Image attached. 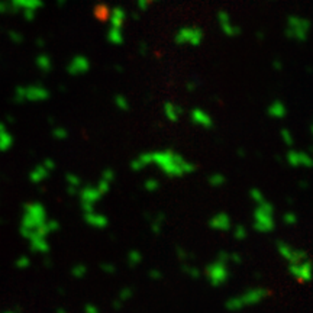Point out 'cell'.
<instances>
[{
    "label": "cell",
    "instance_id": "9",
    "mask_svg": "<svg viewBox=\"0 0 313 313\" xmlns=\"http://www.w3.org/2000/svg\"><path fill=\"white\" fill-rule=\"evenodd\" d=\"M309 26H311L309 20L292 16L289 19V28H287L286 34H287L289 38H296L299 41H305L306 35H308V31H309Z\"/></svg>",
    "mask_w": 313,
    "mask_h": 313
},
{
    "label": "cell",
    "instance_id": "34",
    "mask_svg": "<svg viewBox=\"0 0 313 313\" xmlns=\"http://www.w3.org/2000/svg\"><path fill=\"white\" fill-rule=\"evenodd\" d=\"M175 254H177L178 260H180L183 264H184V262H189L190 260H193V258H194V255H191L189 251H186V249H184V248H181V246H177Z\"/></svg>",
    "mask_w": 313,
    "mask_h": 313
},
{
    "label": "cell",
    "instance_id": "20",
    "mask_svg": "<svg viewBox=\"0 0 313 313\" xmlns=\"http://www.w3.org/2000/svg\"><path fill=\"white\" fill-rule=\"evenodd\" d=\"M164 113H165V116H167V119H168V121H171V122H177V121L180 119V116H181L183 110H181V107H180L178 104L165 103V104H164Z\"/></svg>",
    "mask_w": 313,
    "mask_h": 313
},
{
    "label": "cell",
    "instance_id": "48",
    "mask_svg": "<svg viewBox=\"0 0 313 313\" xmlns=\"http://www.w3.org/2000/svg\"><path fill=\"white\" fill-rule=\"evenodd\" d=\"M218 17H219L221 25H222V23H226V22H229V20H231V17H229V15H228L226 12H219Z\"/></svg>",
    "mask_w": 313,
    "mask_h": 313
},
{
    "label": "cell",
    "instance_id": "35",
    "mask_svg": "<svg viewBox=\"0 0 313 313\" xmlns=\"http://www.w3.org/2000/svg\"><path fill=\"white\" fill-rule=\"evenodd\" d=\"M15 265H16V268H19V270H26V268L31 267V258H29L28 255H20V257L15 261Z\"/></svg>",
    "mask_w": 313,
    "mask_h": 313
},
{
    "label": "cell",
    "instance_id": "24",
    "mask_svg": "<svg viewBox=\"0 0 313 313\" xmlns=\"http://www.w3.org/2000/svg\"><path fill=\"white\" fill-rule=\"evenodd\" d=\"M164 219H165V216L162 213H156V216L153 218V221H151V231L156 235L161 234L162 226H164Z\"/></svg>",
    "mask_w": 313,
    "mask_h": 313
},
{
    "label": "cell",
    "instance_id": "6",
    "mask_svg": "<svg viewBox=\"0 0 313 313\" xmlns=\"http://www.w3.org/2000/svg\"><path fill=\"white\" fill-rule=\"evenodd\" d=\"M78 197H80V205H81V209H83V213L84 212H91L96 209V205L104 197L102 194V191L97 189V186H91V184H87V186H81V189L78 190Z\"/></svg>",
    "mask_w": 313,
    "mask_h": 313
},
{
    "label": "cell",
    "instance_id": "54",
    "mask_svg": "<svg viewBox=\"0 0 313 313\" xmlns=\"http://www.w3.org/2000/svg\"><path fill=\"white\" fill-rule=\"evenodd\" d=\"M238 154H239V156H245V151H243V150H239V153H238Z\"/></svg>",
    "mask_w": 313,
    "mask_h": 313
},
{
    "label": "cell",
    "instance_id": "40",
    "mask_svg": "<svg viewBox=\"0 0 313 313\" xmlns=\"http://www.w3.org/2000/svg\"><path fill=\"white\" fill-rule=\"evenodd\" d=\"M38 66H39V69H41L42 71H50V70H51V67H52L50 57H39V60H38Z\"/></svg>",
    "mask_w": 313,
    "mask_h": 313
},
{
    "label": "cell",
    "instance_id": "18",
    "mask_svg": "<svg viewBox=\"0 0 313 313\" xmlns=\"http://www.w3.org/2000/svg\"><path fill=\"white\" fill-rule=\"evenodd\" d=\"M66 181H67V190L70 194L76 196L78 190L81 189V177L74 174V173H69L66 174Z\"/></svg>",
    "mask_w": 313,
    "mask_h": 313
},
{
    "label": "cell",
    "instance_id": "31",
    "mask_svg": "<svg viewBox=\"0 0 313 313\" xmlns=\"http://www.w3.org/2000/svg\"><path fill=\"white\" fill-rule=\"evenodd\" d=\"M281 221H283V224L287 225V226H295V225L297 224L299 218H297V215H296L293 210H287V212L283 215Z\"/></svg>",
    "mask_w": 313,
    "mask_h": 313
},
{
    "label": "cell",
    "instance_id": "53",
    "mask_svg": "<svg viewBox=\"0 0 313 313\" xmlns=\"http://www.w3.org/2000/svg\"><path fill=\"white\" fill-rule=\"evenodd\" d=\"M141 51H142V54H145V44L141 45Z\"/></svg>",
    "mask_w": 313,
    "mask_h": 313
},
{
    "label": "cell",
    "instance_id": "47",
    "mask_svg": "<svg viewBox=\"0 0 313 313\" xmlns=\"http://www.w3.org/2000/svg\"><path fill=\"white\" fill-rule=\"evenodd\" d=\"M229 261H231V262H234V264H241V262H242V257H241L239 254H236V252H231V255H229Z\"/></svg>",
    "mask_w": 313,
    "mask_h": 313
},
{
    "label": "cell",
    "instance_id": "39",
    "mask_svg": "<svg viewBox=\"0 0 313 313\" xmlns=\"http://www.w3.org/2000/svg\"><path fill=\"white\" fill-rule=\"evenodd\" d=\"M100 178H103L104 181H107V183L112 184V183L115 181V178H116V173H115V170H112V168H106V170L102 173Z\"/></svg>",
    "mask_w": 313,
    "mask_h": 313
},
{
    "label": "cell",
    "instance_id": "28",
    "mask_svg": "<svg viewBox=\"0 0 313 313\" xmlns=\"http://www.w3.org/2000/svg\"><path fill=\"white\" fill-rule=\"evenodd\" d=\"M159 187H161V183H159V180L156 178V177H148V178L144 181V189H145L147 191L154 193Z\"/></svg>",
    "mask_w": 313,
    "mask_h": 313
},
{
    "label": "cell",
    "instance_id": "25",
    "mask_svg": "<svg viewBox=\"0 0 313 313\" xmlns=\"http://www.w3.org/2000/svg\"><path fill=\"white\" fill-rule=\"evenodd\" d=\"M109 41L115 45H119L123 42V36H122V31L119 28H110L109 31V35H107Z\"/></svg>",
    "mask_w": 313,
    "mask_h": 313
},
{
    "label": "cell",
    "instance_id": "19",
    "mask_svg": "<svg viewBox=\"0 0 313 313\" xmlns=\"http://www.w3.org/2000/svg\"><path fill=\"white\" fill-rule=\"evenodd\" d=\"M267 113H268V116H271L274 119H283L287 115V109L281 102H274L273 104L268 106Z\"/></svg>",
    "mask_w": 313,
    "mask_h": 313
},
{
    "label": "cell",
    "instance_id": "8",
    "mask_svg": "<svg viewBox=\"0 0 313 313\" xmlns=\"http://www.w3.org/2000/svg\"><path fill=\"white\" fill-rule=\"evenodd\" d=\"M289 273L299 283H303V284L309 283L312 278V261H311V258L289 264Z\"/></svg>",
    "mask_w": 313,
    "mask_h": 313
},
{
    "label": "cell",
    "instance_id": "3",
    "mask_svg": "<svg viewBox=\"0 0 313 313\" xmlns=\"http://www.w3.org/2000/svg\"><path fill=\"white\" fill-rule=\"evenodd\" d=\"M270 296V290L265 287H251L246 289L245 292H241L238 295H235L232 297H229L225 302V309L229 312H239L252 306L260 305L261 302H264L267 297Z\"/></svg>",
    "mask_w": 313,
    "mask_h": 313
},
{
    "label": "cell",
    "instance_id": "36",
    "mask_svg": "<svg viewBox=\"0 0 313 313\" xmlns=\"http://www.w3.org/2000/svg\"><path fill=\"white\" fill-rule=\"evenodd\" d=\"M280 135H281V139H283V142H284L286 145H289V147H292V145H293L295 139H293V135H292L290 129L283 128V129H281V132H280Z\"/></svg>",
    "mask_w": 313,
    "mask_h": 313
},
{
    "label": "cell",
    "instance_id": "46",
    "mask_svg": "<svg viewBox=\"0 0 313 313\" xmlns=\"http://www.w3.org/2000/svg\"><path fill=\"white\" fill-rule=\"evenodd\" d=\"M84 313H100V309L93 303H86L84 305Z\"/></svg>",
    "mask_w": 313,
    "mask_h": 313
},
{
    "label": "cell",
    "instance_id": "45",
    "mask_svg": "<svg viewBox=\"0 0 313 313\" xmlns=\"http://www.w3.org/2000/svg\"><path fill=\"white\" fill-rule=\"evenodd\" d=\"M42 165H44V167H45L48 171H51V173H52V171L57 168V164H55V161H54V159H51V158H47V159L42 162Z\"/></svg>",
    "mask_w": 313,
    "mask_h": 313
},
{
    "label": "cell",
    "instance_id": "1",
    "mask_svg": "<svg viewBox=\"0 0 313 313\" xmlns=\"http://www.w3.org/2000/svg\"><path fill=\"white\" fill-rule=\"evenodd\" d=\"M20 235L29 241V248L35 254L47 255L50 252L48 213L41 202H29L23 206L20 219Z\"/></svg>",
    "mask_w": 313,
    "mask_h": 313
},
{
    "label": "cell",
    "instance_id": "7",
    "mask_svg": "<svg viewBox=\"0 0 313 313\" xmlns=\"http://www.w3.org/2000/svg\"><path fill=\"white\" fill-rule=\"evenodd\" d=\"M277 251L280 254V257L287 262V264H293V262H299L303 260H308L309 255L305 249L297 248L286 241H277Z\"/></svg>",
    "mask_w": 313,
    "mask_h": 313
},
{
    "label": "cell",
    "instance_id": "22",
    "mask_svg": "<svg viewBox=\"0 0 313 313\" xmlns=\"http://www.w3.org/2000/svg\"><path fill=\"white\" fill-rule=\"evenodd\" d=\"M126 262L131 268L138 267L142 262V252L139 249H131L126 255Z\"/></svg>",
    "mask_w": 313,
    "mask_h": 313
},
{
    "label": "cell",
    "instance_id": "42",
    "mask_svg": "<svg viewBox=\"0 0 313 313\" xmlns=\"http://www.w3.org/2000/svg\"><path fill=\"white\" fill-rule=\"evenodd\" d=\"M100 270L106 274H115L116 273V265L112 262H103L100 264Z\"/></svg>",
    "mask_w": 313,
    "mask_h": 313
},
{
    "label": "cell",
    "instance_id": "38",
    "mask_svg": "<svg viewBox=\"0 0 313 313\" xmlns=\"http://www.w3.org/2000/svg\"><path fill=\"white\" fill-rule=\"evenodd\" d=\"M52 137L55 138V139H60V141H64V139H67L69 138V132H67V129L66 128H54V131H52Z\"/></svg>",
    "mask_w": 313,
    "mask_h": 313
},
{
    "label": "cell",
    "instance_id": "14",
    "mask_svg": "<svg viewBox=\"0 0 313 313\" xmlns=\"http://www.w3.org/2000/svg\"><path fill=\"white\" fill-rule=\"evenodd\" d=\"M190 118H191V122L194 125H199V126H202L205 129H210L213 126L212 118L205 110H202V109H193Z\"/></svg>",
    "mask_w": 313,
    "mask_h": 313
},
{
    "label": "cell",
    "instance_id": "4",
    "mask_svg": "<svg viewBox=\"0 0 313 313\" xmlns=\"http://www.w3.org/2000/svg\"><path fill=\"white\" fill-rule=\"evenodd\" d=\"M254 229L260 234H271L276 229V209L267 199L258 203L254 209Z\"/></svg>",
    "mask_w": 313,
    "mask_h": 313
},
{
    "label": "cell",
    "instance_id": "16",
    "mask_svg": "<svg viewBox=\"0 0 313 313\" xmlns=\"http://www.w3.org/2000/svg\"><path fill=\"white\" fill-rule=\"evenodd\" d=\"M50 174H51V171H48L42 164H39V165H36V167L31 171L29 180H31V183H34V184H41L42 181H45V180L50 177Z\"/></svg>",
    "mask_w": 313,
    "mask_h": 313
},
{
    "label": "cell",
    "instance_id": "27",
    "mask_svg": "<svg viewBox=\"0 0 313 313\" xmlns=\"http://www.w3.org/2000/svg\"><path fill=\"white\" fill-rule=\"evenodd\" d=\"M249 197H251V200H252L255 205H258V203H261V202L265 200V194H264L262 190L258 189V187H252V189L249 190Z\"/></svg>",
    "mask_w": 313,
    "mask_h": 313
},
{
    "label": "cell",
    "instance_id": "43",
    "mask_svg": "<svg viewBox=\"0 0 313 313\" xmlns=\"http://www.w3.org/2000/svg\"><path fill=\"white\" fill-rule=\"evenodd\" d=\"M148 277H150L151 280H154V281H159V280H162L164 274H162V271L158 270V268H151V270L148 271Z\"/></svg>",
    "mask_w": 313,
    "mask_h": 313
},
{
    "label": "cell",
    "instance_id": "23",
    "mask_svg": "<svg viewBox=\"0 0 313 313\" xmlns=\"http://www.w3.org/2000/svg\"><path fill=\"white\" fill-rule=\"evenodd\" d=\"M208 183H209L213 189H219V187H224V186L226 184V177H225L222 173H215V174H210V175H209Z\"/></svg>",
    "mask_w": 313,
    "mask_h": 313
},
{
    "label": "cell",
    "instance_id": "55",
    "mask_svg": "<svg viewBox=\"0 0 313 313\" xmlns=\"http://www.w3.org/2000/svg\"><path fill=\"white\" fill-rule=\"evenodd\" d=\"M57 3H58V4H64V3H66V0H57Z\"/></svg>",
    "mask_w": 313,
    "mask_h": 313
},
{
    "label": "cell",
    "instance_id": "52",
    "mask_svg": "<svg viewBox=\"0 0 313 313\" xmlns=\"http://www.w3.org/2000/svg\"><path fill=\"white\" fill-rule=\"evenodd\" d=\"M57 313H67V311H66L64 308H58V309H57Z\"/></svg>",
    "mask_w": 313,
    "mask_h": 313
},
{
    "label": "cell",
    "instance_id": "56",
    "mask_svg": "<svg viewBox=\"0 0 313 313\" xmlns=\"http://www.w3.org/2000/svg\"><path fill=\"white\" fill-rule=\"evenodd\" d=\"M258 38H260V39H262V38H264V35H262V32H260V34H258Z\"/></svg>",
    "mask_w": 313,
    "mask_h": 313
},
{
    "label": "cell",
    "instance_id": "12",
    "mask_svg": "<svg viewBox=\"0 0 313 313\" xmlns=\"http://www.w3.org/2000/svg\"><path fill=\"white\" fill-rule=\"evenodd\" d=\"M286 161L293 168H311L312 167V156L306 151H296L292 150L287 153Z\"/></svg>",
    "mask_w": 313,
    "mask_h": 313
},
{
    "label": "cell",
    "instance_id": "2",
    "mask_svg": "<svg viewBox=\"0 0 313 313\" xmlns=\"http://www.w3.org/2000/svg\"><path fill=\"white\" fill-rule=\"evenodd\" d=\"M150 165H156V168L170 178H180L186 177L196 171V164L189 161L187 158L173 151V150H164V151H153Z\"/></svg>",
    "mask_w": 313,
    "mask_h": 313
},
{
    "label": "cell",
    "instance_id": "32",
    "mask_svg": "<svg viewBox=\"0 0 313 313\" xmlns=\"http://www.w3.org/2000/svg\"><path fill=\"white\" fill-rule=\"evenodd\" d=\"M221 28H222V31L228 35V36H236V35H239L241 34V29L238 28V26H235L231 23V20L229 22H226V23H222L221 25Z\"/></svg>",
    "mask_w": 313,
    "mask_h": 313
},
{
    "label": "cell",
    "instance_id": "21",
    "mask_svg": "<svg viewBox=\"0 0 313 313\" xmlns=\"http://www.w3.org/2000/svg\"><path fill=\"white\" fill-rule=\"evenodd\" d=\"M125 20H126V13H125L123 9L118 7V9L112 10V16H110V25H112V28H119L121 29L122 25L125 23Z\"/></svg>",
    "mask_w": 313,
    "mask_h": 313
},
{
    "label": "cell",
    "instance_id": "13",
    "mask_svg": "<svg viewBox=\"0 0 313 313\" xmlns=\"http://www.w3.org/2000/svg\"><path fill=\"white\" fill-rule=\"evenodd\" d=\"M83 219L90 228H94V229H104L109 225L107 216L104 213H102V212H97L96 209L91 210V212H84Z\"/></svg>",
    "mask_w": 313,
    "mask_h": 313
},
{
    "label": "cell",
    "instance_id": "57",
    "mask_svg": "<svg viewBox=\"0 0 313 313\" xmlns=\"http://www.w3.org/2000/svg\"><path fill=\"white\" fill-rule=\"evenodd\" d=\"M3 313H19V312H15V311H6V312Z\"/></svg>",
    "mask_w": 313,
    "mask_h": 313
},
{
    "label": "cell",
    "instance_id": "15",
    "mask_svg": "<svg viewBox=\"0 0 313 313\" xmlns=\"http://www.w3.org/2000/svg\"><path fill=\"white\" fill-rule=\"evenodd\" d=\"M67 70H69V73L73 74V76L83 74V73H86V71L90 70V61H88L86 57H76V58H73V61L69 64Z\"/></svg>",
    "mask_w": 313,
    "mask_h": 313
},
{
    "label": "cell",
    "instance_id": "5",
    "mask_svg": "<svg viewBox=\"0 0 313 313\" xmlns=\"http://www.w3.org/2000/svg\"><path fill=\"white\" fill-rule=\"evenodd\" d=\"M203 274L212 287H222L231 278V268H229L228 262H225L219 258H215L212 262H209L205 267Z\"/></svg>",
    "mask_w": 313,
    "mask_h": 313
},
{
    "label": "cell",
    "instance_id": "29",
    "mask_svg": "<svg viewBox=\"0 0 313 313\" xmlns=\"http://www.w3.org/2000/svg\"><path fill=\"white\" fill-rule=\"evenodd\" d=\"M232 235H234V238L236 241H243L246 236H248V231H246V228L243 226V225H241V224H238V225H235L232 226Z\"/></svg>",
    "mask_w": 313,
    "mask_h": 313
},
{
    "label": "cell",
    "instance_id": "49",
    "mask_svg": "<svg viewBox=\"0 0 313 313\" xmlns=\"http://www.w3.org/2000/svg\"><path fill=\"white\" fill-rule=\"evenodd\" d=\"M151 1H156V0H138V4L141 9H147L148 3H151Z\"/></svg>",
    "mask_w": 313,
    "mask_h": 313
},
{
    "label": "cell",
    "instance_id": "44",
    "mask_svg": "<svg viewBox=\"0 0 313 313\" xmlns=\"http://www.w3.org/2000/svg\"><path fill=\"white\" fill-rule=\"evenodd\" d=\"M48 229H50V234L58 232L60 231V222L55 219H48Z\"/></svg>",
    "mask_w": 313,
    "mask_h": 313
},
{
    "label": "cell",
    "instance_id": "30",
    "mask_svg": "<svg viewBox=\"0 0 313 313\" xmlns=\"http://www.w3.org/2000/svg\"><path fill=\"white\" fill-rule=\"evenodd\" d=\"M71 276L74 277V278H77V280H81V278H84L86 276H87V267L84 265V264H76L73 268H71Z\"/></svg>",
    "mask_w": 313,
    "mask_h": 313
},
{
    "label": "cell",
    "instance_id": "50",
    "mask_svg": "<svg viewBox=\"0 0 313 313\" xmlns=\"http://www.w3.org/2000/svg\"><path fill=\"white\" fill-rule=\"evenodd\" d=\"M187 88H189L190 91H193V90L196 88V84H193V83H190V84H187Z\"/></svg>",
    "mask_w": 313,
    "mask_h": 313
},
{
    "label": "cell",
    "instance_id": "11",
    "mask_svg": "<svg viewBox=\"0 0 313 313\" xmlns=\"http://www.w3.org/2000/svg\"><path fill=\"white\" fill-rule=\"evenodd\" d=\"M234 226L232 218L228 212H216L210 219H209V228L216 231V232H231Z\"/></svg>",
    "mask_w": 313,
    "mask_h": 313
},
{
    "label": "cell",
    "instance_id": "41",
    "mask_svg": "<svg viewBox=\"0 0 313 313\" xmlns=\"http://www.w3.org/2000/svg\"><path fill=\"white\" fill-rule=\"evenodd\" d=\"M94 15H96L99 19H104V17H107V16H109V10H107V7H106V6L99 4V6L94 9Z\"/></svg>",
    "mask_w": 313,
    "mask_h": 313
},
{
    "label": "cell",
    "instance_id": "37",
    "mask_svg": "<svg viewBox=\"0 0 313 313\" xmlns=\"http://www.w3.org/2000/svg\"><path fill=\"white\" fill-rule=\"evenodd\" d=\"M115 103H116V106H118L121 110H128V109H129V102H128V99H126L125 96H122V94H118V96L115 97Z\"/></svg>",
    "mask_w": 313,
    "mask_h": 313
},
{
    "label": "cell",
    "instance_id": "26",
    "mask_svg": "<svg viewBox=\"0 0 313 313\" xmlns=\"http://www.w3.org/2000/svg\"><path fill=\"white\" fill-rule=\"evenodd\" d=\"M183 270H184V273H186L190 278H193V280H197V278L202 276L200 270H199L197 267L189 264V262H184V264H183Z\"/></svg>",
    "mask_w": 313,
    "mask_h": 313
},
{
    "label": "cell",
    "instance_id": "17",
    "mask_svg": "<svg viewBox=\"0 0 313 313\" xmlns=\"http://www.w3.org/2000/svg\"><path fill=\"white\" fill-rule=\"evenodd\" d=\"M150 162H151V154L150 153H142V154H139V156H137L135 159H132L131 170L132 171H142L147 167H150Z\"/></svg>",
    "mask_w": 313,
    "mask_h": 313
},
{
    "label": "cell",
    "instance_id": "10",
    "mask_svg": "<svg viewBox=\"0 0 313 313\" xmlns=\"http://www.w3.org/2000/svg\"><path fill=\"white\" fill-rule=\"evenodd\" d=\"M203 39V32L200 28L196 26H190V28H183L178 31V34L175 35V42L178 45L183 44H190L193 47H197Z\"/></svg>",
    "mask_w": 313,
    "mask_h": 313
},
{
    "label": "cell",
    "instance_id": "33",
    "mask_svg": "<svg viewBox=\"0 0 313 313\" xmlns=\"http://www.w3.org/2000/svg\"><path fill=\"white\" fill-rule=\"evenodd\" d=\"M134 297V289L132 287H123L121 292H119V296H118V300L119 302H122L123 305L128 302V300H131Z\"/></svg>",
    "mask_w": 313,
    "mask_h": 313
},
{
    "label": "cell",
    "instance_id": "51",
    "mask_svg": "<svg viewBox=\"0 0 313 313\" xmlns=\"http://www.w3.org/2000/svg\"><path fill=\"white\" fill-rule=\"evenodd\" d=\"M274 67H276L277 70H280V69H281V63H280V61H278V63L276 61V63H274Z\"/></svg>",
    "mask_w": 313,
    "mask_h": 313
}]
</instances>
